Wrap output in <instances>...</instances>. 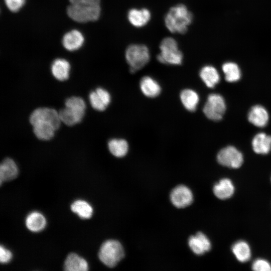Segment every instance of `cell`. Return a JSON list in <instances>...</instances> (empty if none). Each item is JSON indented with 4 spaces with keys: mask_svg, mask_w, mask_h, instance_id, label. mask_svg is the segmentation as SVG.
<instances>
[{
    "mask_svg": "<svg viewBox=\"0 0 271 271\" xmlns=\"http://www.w3.org/2000/svg\"><path fill=\"white\" fill-rule=\"evenodd\" d=\"M27 228L32 232H39L46 226V220L44 215L37 211H33L28 215L25 220Z\"/></svg>",
    "mask_w": 271,
    "mask_h": 271,
    "instance_id": "603a6c76",
    "label": "cell"
},
{
    "mask_svg": "<svg viewBox=\"0 0 271 271\" xmlns=\"http://www.w3.org/2000/svg\"><path fill=\"white\" fill-rule=\"evenodd\" d=\"M125 60L129 71L134 73L145 67L149 62L150 54L148 48L143 44H131L125 52Z\"/></svg>",
    "mask_w": 271,
    "mask_h": 271,
    "instance_id": "277c9868",
    "label": "cell"
},
{
    "mask_svg": "<svg viewBox=\"0 0 271 271\" xmlns=\"http://www.w3.org/2000/svg\"><path fill=\"white\" fill-rule=\"evenodd\" d=\"M225 110L226 104L224 98L217 93H212L208 95L203 108L205 115L213 121L221 120Z\"/></svg>",
    "mask_w": 271,
    "mask_h": 271,
    "instance_id": "52a82bcc",
    "label": "cell"
},
{
    "mask_svg": "<svg viewBox=\"0 0 271 271\" xmlns=\"http://www.w3.org/2000/svg\"><path fill=\"white\" fill-rule=\"evenodd\" d=\"M248 121L254 125L262 127L268 123L269 115L266 109L261 105L252 106L248 114Z\"/></svg>",
    "mask_w": 271,
    "mask_h": 271,
    "instance_id": "5bb4252c",
    "label": "cell"
},
{
    "mask_svg": "<svg viewBox=\"0 0 271 271\" xmlns=\"http://www.w3.org/2000/svg\"><path fill=\"white\" fill-rule=\"evenodd\" d=\"M100 5L70 4L67 9L68 16L79 23L96 21L100 17Z\"/></svg>",
    "mask_w": 271,
    "mask_h": 271,
    "instance_id": "8992f818",
    "label": "cell"
},
{
    "mask_svg": "<svg viewBox=\"0 0 271 271\" xmlns=\"http://www.w3.org/2000/svg\"><path fill=\"white\" fill-rule=\"evenodd\" d=\"M234 191L233 183L228 178L221 179L214 185L213 189L215 196L221 200L230 198L233 195Z\"/></svg>",
    "mask_w": 271,
    "mask_h": 271,
    "instance_id": "2e32d148",
    "label": "cell"
},
{
    "mask_svg": "<svg viewBox=\"0 0 271 271\" xmlns=\"http://www.w3.org/2000/svg\"><path fill=\"white\" fill-rule=\"evenodd\" d=\"M64 268L67 271H86L88 264L83 257L76 253H70L66 258Z\"/></svg>",
    "mask_w": 271,
    "mask_h": 271,
    "instance_id": "44dd1931",
    "label": "cell"
},
{
    "mask_svg": "<svg viewBox=\"0 0 271 271\" xmlns=\"http://www.w3.org/2000/svg\"><path fill=\"white\" fill-rule=\"evenodd\" d=\"M70 4L100 5V0H69Z\"/></svg>",
    "mask_w": 271,
    "mask_h": 271,
    "instance_id": "836d02e7",
    "label": "cell"
},
{
    "mask_svg": "<svg viewBox=\"0 0 271 271\" xmlns=\"http://www.w3.org/2000/svg\"><path fill=\"white\" fill-rule=\"evenodd\" d=\"M29 120L31 125L39 121H48L53 123L58 128H59L62 122L58 111L49 107L36 108L31 114Z\"/></svg>",
    "mask_w": 271,
    "mask_h": 271,
    "instance_id": "9c48e42d",
    "label": "cell"
},
{
    "mask_svg": "<svg viewBox=\"0 0 271 271\" xmlns=\"http://www.w3.org/2000/svg\"><path fill=\"white\" fill-rule=\"evenodd\" d=\"M127 19L130 24L136 27L141 28L146 26L151 18L150 11L146 8L131 9L127 15Z\"/></svg>",
    "mask_w": 271,
    "mask_h": 271,
    "instance_id": "4fadbf2b",
    "label": "cell"
},
{
    "mask_svg": "<svg viewBox=\"0 0 271 271\" xmlns=\"http://www.w3.org/2000/svg\"><path fill=\"white\" fill-rule=\"evenodd\" d=\"M222 71L225 74V80L229 82H235L241 77V71L238 66L235 63L228 62L222 66Z\"/></svg>",
    "mask_w": 271,
    "mask_h": 271,
    "instance_id": "83f0119b",
    "label": "cell"
},
{
    "mask_svg": "<svg viewBox=\"0 0 271 271\" xmlns=\"http://www.w3.org/2000/svg\"><path fill=\"white\" fill-rule=\"evenodd\" d=\"M200 77L209 88H213L219 83L220 76L215 67L210 65L203 67L200 71Z\"/></svg>",
    "mask_w": 271,
    "mask_h": 271,
    "instance_id": "cb8c5ba5",
    "label": "cell"
},
{
    "mask_svg": "<svg viewBox=\"0 0 271 271\" xmlns=\"http://www.w3.org/2000/svg\"><path fill=\"white\" fill-rule=\"evenodd\" d=\"M188 244L192 251L198 255H202L209 251L211 247L209 239L201 232L190 236Z\"/></svg>",
    "mask_w": 271,
    "mask_h": 271,
    "instance_id": "8fae6325",
    "label": "cell"
},
{
    "mask_svg": "<svg viewBox=\"0 0 271 271\" xmlns=\"http://www.w3.org/2000/svg\"><path fill=\"white\" fill-rule=\"evenodd\" d=\"M124 255V250L120 243L113 239L104 241L98 252V257L100 261L109 267L115 266Z\"/></svg>",
    "mask_w": 271,
    "mask_h": 271,
    "instance_id": "5b68a950",
    "label": "cell"
},
{
    "mask_svg": "<svg viewBox=\"0 0 271 271\" xmlns=\"http://www.w3.org/2000/svg\"><path fill=\"white\" fill-rule=\"evenodd\" d=\"M160 52L157 56L158 61L164 64L179 65L183 62V55L179 49L177 41L172 37L163 39L160 45Z\"/></svg>",
    "mask_w": 271,
    "mask_h": 271,
    "instance_id": "3957f363",
    "label": "cell"
},
{
    "mask_svg": "<svg viewBox=\"0 0 271 271\" xmlns=\"http://www.w3.org/2000/svg\"><path fill=\"white\" fill-rule=\"evenodd\" d=\"M12 253L11 251L5 247L1 245L0 246V261L2 263H6L9 262L12 258Z\"/></svg>",
    "mask_w": 271,
    "mask_h": 271,
    "instance_id": "d6a6232c",
    "label": "cell"
},
{
    "mask_svg": "<svg viewBox=\"0 0 271 271\" xmlns=\"http://www.w3.org/2000/svg\"><path fill=\"white\" fill-rule=\"evenodd\" d=\"M140 87L143 94L149 98L157 97L162 90L159 82L149 76H145L141 78Z\"/></svg>",
    "mask_w": 271,
    "mask_h": 271,
    "instance_id": "9a60e30c",
    "label": "cell"
},
{
    "mask_svg": "<svg viewBox=\"0 0 271 271\" xmlns=\"http://www.w3.org/2000/svg\"><path fill=\"white\" fill-rule=\"evenodd\" d=\"M180 98L186 110L191 112L196 110L199 102V96L196 91L190 88L184 89L180 92Z\"/></svg>",
    "mask_w": 271,
    "mask_h": 271,
    "instance_id": "7402d4cb",
    "label": "cell"
},
{
    "mask_svg": "<svg viewBox=\"0 0 271 271\" xmlns=\"http://www.w3.org/2000/svg\"><path fill=\"white\" fill-rule=\"evenodd\" d=\"M193 194L187 187L179 185L175 187L170 194V199L172 204L177 208H184L193 201Z\"/></svg>",
    "mask_w": 271,
    "mask_h": 271,
    "instance_id": "30bf717a",
    "label": "cell"
},
{
    "mask_svg": "<svg viewBox=\"0 0 271 271\" xmlns=\"http://www.w3.org/2000/svg\"><path fill=\"white\" fill-rule=\"evenodd\" d=\"M26 0H5L7 8L13 12L19 11L24 5Z\"/></svg>",
    "mask_w": 271,
    "mask_h": 271,
    "instance_id": "4dcf8cb0",
    "label": "cell"
},
{
    "mask_svg": "<svg viewBox=\"0 0 271 271\" xmlns=\"http://www.w3.org/2000/svg\"><path fill=\"white\" fill-rule=\"evenodd\" d=\"M193 21V14L183 4L172 7L164 18L167 29L172 33L183 34Z\"/></svg>",
    "mask_w": 271,
    "mask_h": 271,
    "instance_id": "6da1fadb",
    "label": "cell"
},
{
    "mask_svg": "<svg viewBox=\"0 0 271 271\" xmlns=\"http://www.w3.org/2000/svg\"><path fill=\"white\" fill-rule=\"evenodd\" d=\"M252 147L258 154L266 155L271 150V136L264 132L256 134L252 139Z\"/></svg>",
    "mask_w": 271,
    "mask_h": 271,
    "instance_id": "d6986e66",
    "label": "cell"
},
{
    "mask_svg": "<svg viewBox=\"0 0 271 271\" xmlns=\"http://www.w3.org/2000/svg\"><path fill=\"white\" fill-rule=\"evenodd\" d=\"M71 209L82 219L90 218L93 213L92 206L87 202L83 200L74 201L71 205Z\"/></svg>",
    "mask_w": 271,
    "mask_h": 271,
    "instance_id": "4316f807",
    "label": "cell"
},
{
    "mask_svg": "<svg viewBox=\"0 0 271 271\" xmlns=\"http://www.w3.org/2000/svg\"><path fill=\"white\" fill-rule=\"evenodd\" d=\"M33 132L35 136L42 141H49L52 139L55 131L58 129L51 122L41 120L32 124Z\"/></svg>",
    "mask_w": 271,
    "mask_h": 271,
    "instance_id": "7c38bea8",
    "label": "cell"
},
{
    "mask_svg": "<svg viewBox=\"0 0 271 271\" xmlns=\"http://www.w3.org/2000/svg\"><path fill=\"white\" fill-rule=\"evenodd\" d=\"M65 108L58 111L61 122L68 126L80 122L86 106L84 100L80 97L72 96L65 100Z\"/></svg>",
    "mask_w": 271,
    "mask_h": 271,
    "instance_id": "7a4b0ae2",
    "label": "cell"
},
{
    "mask_svg": "<svg viewBox=\"0 0 271 271\" xmlns=\"http://www.w3.org/2000/svg\"><path fill=\"white\" fill-rule=\"evenodd\" d=\"M51 69L52 75L56 79L63 81L69 78L70 65L66 60L58 58L53 62Z\"/></svg>",
    "mask_w": 271,
    "mask_h": 271,
    "instance_id": "ffe728a7",
    "label": "cell"
},
{
    "mask_svg": "<svg viewBox=\"0 0 271 271\" xmlns=\"http://www.w3.org/2000/svg\"><path fill=\"white\" fill-rule=\"evenodd\" d=\"M108 148L113 156L117 158H122L127 154L129 146L124 139H112L108 142Z\"/></svg>",
    "mask_w": 271,
    "mask_h": 271,
    "instance_id": "484cf974",
    "label": "cell"
},
{
    "mask_svg": "<svg viewBox=\"0 0 271 271\" xmlns=\"http://www.w3.org/2000/svg\"><path fill=\"white\" fill-rule=\"evenodd\" d=\"M252 269L255 271H271V264L262 258L255 259L252 264Z\"/></svg>",
    "mask_w": 271,
    "mask_h": 271,
    "instance_id": "f546056e",
    "label": "cell"
},
{
    "mask_svg": "<svg viewBox=\"0 0 271 271\" xmlns=\"http://www.w3.org/2000/svg\"><path fill=\"white\" fill-rule=\"evenodd\" d=\"M95 91L102 99L104 103L108 106L111 101V96L109 92L101 87L96 88Z\"/></svg>",
    "mask_w": 271,
    "mask_h": 271,
    "instance_id": "1f68e13d",
    "label": "cell"
},
{
    "mask_svg": "<svg viewBox=\"0 0 271 271\" xmlns=\"http://www.w3.org/2000/svg\"><path fill=\"white\" fill-rule=\"evenodd\" d=\"M217 160L221 165L232 169L240 167L243 162L242 153L233 146H227L218 153Z\"/></svg>",
    "mask_w": 271,
    "mask_h": 271,
    "instance_id": "ba28073f",
    "label": "cell"
},
{
    "mask_svg": "<svg viewBox=\"0 0 271 271\" xmlns=\"http://www.w3.org/2000/svg\"><path fill=\"white\" fill-rule=\"evenodd\" d=\"M231 250L236 258L241 262H247L251 258L250 247L245 241L239 240L235 242L231 247Z\"/></svg>",
    "mask_w": 271,
    "mask_h": 271,
    "instance_id": "d4e9b609",
    "label": "cell"
},
{
    "mask_svg": "<svg viewBox=\"0 0 271 271\" xmlns=\"http://www.w3.org/2000/svg\"><path fill=\"white\" fill-rule=\"evenodd\" d=\"M84 41V38L82 34L77 30H73L64 35L62 44L66 49L73 51L79 49Z\"/></svg>",
    "mask_w": 271,
    "mask_h": 271,
    "instance_id": "e0dca14e",
    "label": "cell"
},
{
    "mask_svg": "<svg viewBox=\"0 0 271 271\" xmlns=\"http://www.w3.org/2000/svg\"><path fill=\"white\" fill-rule=\"evenodd\" d=\"M19 170L15 162L11 158H6L0 166V182L8 181L15 179L18 175Z\"/></svg>",
    "mask_w": 271,
    "mask_h": 271,
    "instance_id": "ac0fdd59",
    "label": "cell"
},
{
    "mask_svg": "<svg viewBox=\"0 0 271 271\" xmlns=\"http://www.w3.org/2000/svg\"><path fill=\"white\" fill-rule=\"evenodd\" d=\"M89 99L91 106L98 111H103L107 107L95 91H91L89 95Z\"/></svg>",
    "mask_w": 271,
    "mask_h": 271,
    "instance_id": "f1b7e54d",
    "label": "cell"
}]
</instances>
